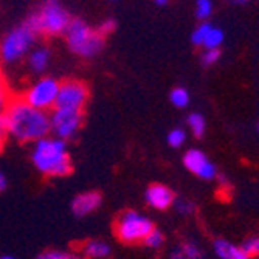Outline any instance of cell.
I'll return each mask as SVG.
<instances>
[{"label":"cell","instance_id":"18","mask_svg":"<svg viewBox=\"0 0 259 259\" xmlns=\"http://www.w3.org/2000/svg\"><path fill=\"white\" fill-rule=\"evenodd\" d=\"M188 124L196 137H202L205 134V118L200 113H191L188 116Z\"/></svg>","mask_w":259,"mask_h":259},{"label":"cell","instance_id":"11","mask_svg":"<svg viewBox=\"0 0 259 259\" xmlns=\"http://www.w3.org/2000/svg\"><path fill=\"white\" fill-rule=\"evenodd\" d=\"M146 202L155 209H166L174 202V194L168 186L152 185L146 191Z\"/></svg>","mask_w":259,"mask_h":259},{"label":"cell","instance_id":"2","mask_svg":"<svg viewBox=\"0 0 259 259\" xmlns=\"http://www.w3.org/2000/svg\"><path fill=\"white\" fill-rule=\"evenodd\" d=\"M31 158L34 166L47 176H67L72 171L65 140L61 138L44 137L37 140Z\"/></svg>","mask_w":259,"mask_h":259},{"label":"cell","instance_id":"15","mask_svg":"<svg viewBox=\"0 0 259 259\" xmlns=\"http://www.w3.org/2000/svg\"><path fill=\"white\" fill-rule=\"evenodd\" d=\"M50 61V52L47 49H37L30 55V65L34 72H42L49 65Z\"/></svg>","mask_w":259,"mask_h":259},{"label":"cell","instance_id":"30","mask_svg":"<svg viewBox=\"0 0 259 259\" xmlns=\"http://www.w3.org/2000/svg\"><path fill=\"white\" fill-rule=\"evenodd\" d=\"M171 259H186V256L182 250H176L171 253Z\"/></svg>","mask_w":259,"mask_h":259},{"label":"cell","instance_id":"32","mask_svg":"<svg viewBox=\"0 0 259 259\" xmlns=\"http://www.w3.org/2000/svg\"><path fill=\"white\" fill-rule=\"evenodd\" d=\"M230 4H233V5H245V4H248L250 0H228Z\"/></svg>","mask_w":259,"mask_h":259},{"label":"cell","instance_id":"25","mask_svg":"<svg viewBox=\"0 0 259 259\" xmlns=\"http://www.w3.org/2000/svg\"><path fill=\"white\" fill-rule=\"evenodd\" d=\"M221 58V50L219 49H213V50H205L202 55V64L203 65H213L219 61Z\"/></svg>","mask_w":259,"mask_h":259},{"label":"cell","instance_id":"29","mask_svg":"<svg viewBox=\"0 0 259 259\" xmlns=\"http://www.w3.org/2000/svg\"><path fill=\"white\" fill-rule=\"evenodd\" d=\"M5 112V89L0 82V115Z\"/></svg>","mask_w":259,"mask_h":259},{"label":"cell","instance_id":"10","mask_svg":"<svg viewBox=\"0 0 259 259\" xmlns=\"http://www.w3.org/2000/svg\"><path fill=\"white\" fill-rule=\"evenodd\" d=\"M183 163L191 172H194L196 176H199L200 179H205V180L214 179L216 174H218L214 164L211 163L208 160V157L199 149H190V151H188L185 154V157H183Z\"/></svg>","mask_w":259,"mask_h":259},{"label":"cell","instance_id":"14","mask_svg":"<svg viewBox=\"0 0 259 259\" xmlns=\"http://www.w3.org/2000/svg\"><path fill=\"white\" fill-rule=\"evenodd\" d=\"M224 44V31L216 27H209L202 47H205L206 50H213V49H221V45Z\"/></svg>","mask_w":259,"mask_h":259},{"label":"cell","instance_id":"23","mask_svg":"<svg viewBox=\"0 0 259 259\" xmlns=\"http://www.w3.org/2000/svg\"><path fill=\"white\" fill-rule=\"evenodd\" d=\"M36 259H78L75 254L70 253H64V251H58V250H49L40 253Z\"/></svg>","mask_w":259,"mask_h":259},{"label":"cell","instance_id":"13","mask_svg":"<svg viewBox=\"0 0 259 259\" xmlns=\"http://www.w3.org/2000/svg\"><path fill=\"white\" fill-rule=\"evenodd\" d=\"M214 251L221 259H248V254L242 248H238L224 239H218L214 242Z\"/></svg>","mask_w":259,"mask_h":259},{"label":"cell","instance_id":"20","mask_svg":"<svg viewBox=\"0 0 259 259\" xmlns=\"http://www.w3.org/2000/svg\"><path fill=\"white\" fill-rule=\"evenodd\" d=\"M186 140V132L180 127H176L172 129L169 134H168V143L172 146V148H180Z\"/></svg>","mask_w":259,"mask_h":259},{"label":"cell","instance_id":"16","mask_svg":"<svg viewBox=\"0 0 259 259\" xmlns=\"http://www.w3.org/2000/svg\"><path fill=\"white\" fill-rule=\"evenodd\" d=\"M84 253L89 257H106L110 253V247L103 241H90L85 244Z\"/></svg>","mask_w":259,"mask_h":259},{"label":"cell","instance_id":"31","mask_svg":"<svg viewBox=\"0 0 259 259\" xmlns=\"http://www.w3.org/2000/svg\"><path fill=\"white\" fill-rule=\"evenodd\" d=\"M5 188H7V179L2 172H0V191H4Z\"/></svg>","mask_w":259,"mask_h":259},{"label":"cell","instance_id":"9","mask_svg":"<svg viewBox=\"0 0 259 259\" xmlns=\"http://www.w3.org/2000/svg\"><path fill=\"white\" fill-rule=\"evenodd\" d=\"M58 90H59V84L52 79V78H44L39 82H36L25 95V103H28L30 106L40 109V110H47L55 106L56 103V97H58Z\"/></svg>","mask_w":259,"mask_h":259},{"label":"cell","instance_id":"6","mask_svg":"<svg viewBox=\"0 0 259 259\" xmlns=\"http://www.w3.org/2000/svg\"><path fill=\"white\" fill-rule=\"evenodd\" d=\"M36 33L28 28L27 25H22L19 28H16L14 31H11L2 47H0V55H2V59L5 62H16L19 61L23 55H25L34 42Z\"/></svg>","mask_w":259,"mask_h":259},{"label":"cell","instance_id":"24","mask_svg":"<svg viewBox=\"0 0 259 259\" xmlns=\"http://www.w3.org/2000/svg\"><path fill=\"white\" fill-rule=\"evenodd\" d=\"M182 251L185 253L186 259H202V251L200 248L193 244V242H186L182 248Z\"/></svg>","mask_w":259,"mask_h":259},{"label":"cell","instance_id":"27","mask_svg":"<svg viewBox=\"0 0 259 259\" xmlns=\"http://www.w3.org/2000/svg\"><path fill=\"white\" fill-rule=\"evenodd\" d=\"M172 203L176 205L177 211H179V213H182V214H188V213H191V211L194 209V205L191 202L183 200V199H177V200L174 199Z\"/></svg>","mask_w":259,"mask_h":259},{"label":"cell","instance_id":"35","mask_svg":"<svg viewBox=\"0 0 259 259\" xmlns=\"http://www.w3.org/2000/svg\"><path fill=\"white\" fill-rule=\"evenodd\" d=\"M0 259H14L13 256H0Z\"/></svg>","mask_w":259,"mask_h":259},{"label":"cell","instance_id":"1","mask_svg":"<svg viewBox=\"0 0 259 259\" xmlns=\"http://www.w3.org/2000/svg\"><path fill=\"white\" fill-rule=\"evenodd\" d=\"M4 121L5 131L19 141H37L52 131L47 112L30 106L23 100L11 103L5 109Z\"/></svg>","mask_w":259,"mask_h":259},{"label":"cell","instance_id":"17","mask_svg":"<svg viewBox=\"0 0 259 259\" xmlns=\"http://www.w3.org/2000/svg\"><path fill=\"white\" fill-rule=\"evenodd\" d=\"M169 100H171V103H172L176 107L183 109V107H186L188 104H190V93H188V92H186L185 89H182V87H177V89H174V90L171 92Z\"/></svg>","mask_w":259,"mask_h":259},{"label":"cell","instance_id":"26","mask_svg":"<svg viewBox=\"0 0 259 259\" xmlns=\"http://www.w3.org/2000/svg\"><path fill=\"white\" fill-rule=\"evenodd\" d=\"M242 250L250 256V254H259V238H250L245 241Z\"/></svg>","mask_w":259,"mask_h":259},{"label":"cell","instance_id":"19","mask_svg":"<svg viewBox=\"0 0 259 259\" xmlns=\"http://www.w3.org/2000/svg\"><path fill=\"white\" fill-rule=\"evenodd\" d=\"M213 13V2L211 0H197L196 4V16L200 20H205Z\"/></svg>","mask_w":259,"mask_h":259},{"label":"cell","instance_id":"7","mask_svg":"<svg viewBox=\"0 0 259 259\" xmlns=\"http://www.w3.org/2000/svg\"><path fill=\"white\" fill-rule=\"evenodd\" d=\"M82 123L81 110L73 109H59L55 107V112L50 115V126L55 135L61 140H68L75 137Z\"/></svg>","mask_w":259,"mask_h":259},{"label":"cell","instance_id":"28","mask_svg":"<svg viewBox=\"0 0 259 259\" xmlns=\"http://www.w3.org/2000/svg\"><path fill=\"white\" fill-rule=\"evenodd\" d=\"M115 30V20L113 19H109V20H106V22H103L101 23V27L97 30L101 36H104V34H109V33H112Z\"/></svg>","mask_w":259,"mask_h":259},{"label":"cell","instance_id":"34","mask_svg":"<svg viewBox=\"0 0 259 259\" xmlns=\"http://www.w3.org/2000/svg\"><path fill=\"white\" fill-rule=\"evenodd\" d=\"M2 143H4V137H2V134H0V149H2Z\"/></svg>","mask_w":259,"mask_h":259},{"label":"cell","instance_id":"5","mask_svg":"<svg viewBox=\"0 0 259 259\" xmlns=\"http://www.w3.org/2000/svg\"><path fill=\"white\" fill-rule=\"evenodd\" d=\"M152 228H154V224L148 218L138 214L137 211H132V209L123 213L115 225L116 236L126 244L141 242L148 236V233Z\"/></svg>","mask_w":259,"mask_h":259},{"label":"cell","instance_id":"3","mask_svg":"<svg viewBox=\"0 0 259 259\" xmlns=\"http://www.w3.org/2000/svg\"><path fill=\"white\" fill-rule=\"evenodd\" d=\"M65 37L72 52L84 58L95 56L103 49V36L79 19L70 20L65 28Z\"/></svg>","mask_w":259,"mask_h":259},{"label":"cell","instance_id":"8","mask_svg":"<svg viewBox=\"0 0 259 259\" xmlns=\"http://www.w3.org/2000/svg\"><path fill=\"white\" fill-rule=\"evenodd\" d=\"M87 97H89V90H87L85 84H82L79 81H65V82L59 84L55 107L82 110V107L87 101Z\"/></svg>","mask_w":259,"mask_h":259},{"label":"cell","instance_id":"22","mask_svg":"<svg viewBox=\"0 0 259 259\" xmlns=\"http://www.w3.org/2000/svg\"><path fill=\"white\" fill-rule=\"evenodd\" d=\"M211 25L209 23H206V22H203V23H200V25L193 31V36H191V40H193V44L194 45H197V47H202V44H203V39H205V34H206V31H208V28H209Z\"/></svg>","mask_w":259,"mask_h":259},{"label":"cell","instance_id":"36","mask_svg":"<svg viewBox=\"0 0 259 259\" xmlns=\"http://www.w3.org/2000/svg\"><path fill=\"white\" fill-rule=\"evenodd\" d=\"M110 2H116V0H110Z\"/></svg>","mask_w":259,"mask_h":259},{"label":"cell","instance_id":"4","mask_svg":"<svg viewBox=\"0 0 259 259\" xmlns=\"http://www.w3.org/2000/svg\"><path fill=\"white\" fill-rule=\"evenodd\" d=\"M70 20L72 19H70L68 13L59 5L58 0H47V4L39 13L28 17L25 25L31 28L36 34H61L68 27Z\"/></svg>","mask_w":259,"mask_h":259},{"label":"cell","instance_id":"33","mask_svg":"<svg viewBox=\"0 0 259 259\" xmlns=\"http://www.w3.org/2000/svg\"><path fill=\"white\" fill-rule=\"evenodd\" d=\"M154 2H155L158 7H164V5L168 4V0H154Z\"/></svg>","mask_w":259,"mask_h":259},{"label":"cell","instance_id":"12","mask_svg":"<svg viewBox=\"0 0 259 259\" xmlns=\"http://www.w3.org/2000/svg\"><path fill=\"white\" fill-rule=\"evenodd\" d=\"M100 205H101V194L95 193V191H90V193L79 194L73 199L72 211L75 216L82 218V216H87L89 213H92V211H95Z\"/></svg>","mask_w":259,"mask_h":259},{"label":"cell","instance_id":"21","mask_svg":"<svg viewBox=\"0 0 259 259\" xmlns=\"http://www.w3.org/2000/svg\"><path fill=\"white\" fill-rule=\"evenodd\" d=\"M163 241H164L163 234H161L158 230H155V228H152V230L148 233V236L143 239V242H145L148 247H151V248H158V247L163 244Z\"/></svg>","mask_w":259,"mask_h":259},{"label":"cell","instance_id":"37","mask_svg":"<svg viewBox=\"0 0 259 259\" xmlns=\"http://www.w3.org/2000/svg\"><path fill=\"white\" fill-rule=\"evenodd\" d=\"M257 129H259V126H257Z\"/></svg>","mask_w":259,"mask_h":259}]
</instances>
